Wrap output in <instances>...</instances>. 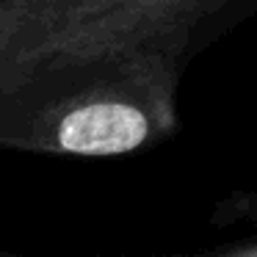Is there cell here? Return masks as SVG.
I'll use <instances>...</instances> for the list:
<instances>
[{
	"instance_id": "cell-1",
	"label": "cell",
	"mask_w": 257,
	"mask_h": 257,
	"mask_svg": "<svg viewBox=\"0 0 257 257\" xmlns=\"http://www.w3.org/2000/svg\"><path fill=\"white\" fill-rule=\"evenodd\" d=\"M150 122L127 102H89L69 111L58 124L56 141L75 155H122L144 144Z\"/></svg>"
}]
</instances>
